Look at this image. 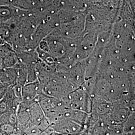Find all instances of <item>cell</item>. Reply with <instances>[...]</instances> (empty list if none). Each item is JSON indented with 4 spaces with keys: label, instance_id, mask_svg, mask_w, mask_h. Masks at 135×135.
<instances>
[{
    "label": "cell",
    "instance_id": "1",
    "mask_svg": "<svg viewBox=\"0 0 135 135\" xmlns=\"http://www.w3.org/2000/svg\"><path fill=\"white\" fill-rule=\"evenodd\" d=\"M85 28L86 15L79 13L69 22L60 24L54 31L65 39L76 40L84 34Z\"/></svg>",
    "mask_w": 135,
    "mask_h": 135
},
{
    "label": "cell",
    "instance_id": "2",
    "mask_svg": "<svg viewBox=\"0 0 135 135\" xmlns=\"http://www.w3.org/2000/svg\"><path fill=\"white\" fill-rule=\"evenodd\" d=\"M64 100L70 108L91 114L93 110L92 98L87 91L81 86L70 93Z\"/></svg>",
    "mask_w": 135,
    "mask_h": 135
},
{
    "label": "cell",
    "instance_id": "3",
    "mask_svg": "<svg viewBox=\"0 0 135 135\" xmlns=\"http://www.w3.org/2000/svg\"><path fill=\"white\" fill-rule=\"evenodd\" d=\"M54 132L64 135H81L85 127L77 123L66 118H61L50 125Z\"/></svg>",
    "mask_w": 135,
    "mask_h": 135
},
{
    "label": "cell",
    "instance_id": "4",
    "mask_svg": "<svg viewBox=\"0 0 135 135\" xmlns=\"http://www.w3.org/2000/svg\"><path fill=\"white\" fill-rule=\"evenodd\" d=\"M41 88L38 81L32 83H28L22 87V102L32 105L36 102L37 97L42 93Z\"/></svg>",
    "mask_w": 135,
    "mask_h": 135
},
{
    "label": "cell",
    "instance_id": "5",
    "mask_svg": "<svg viewBox=\"0 0 135 135\" xmlns=\"http://www.w3.org/2000/svg\"><path fill=\"white\" fill-rule=\"evenodd\" d=\"M10 5L20 10L31 11L37 8L38 0H10Z\"/></svg>",
    "mask_w": 135,
    "mask_h": 135
},
{
    "label": "cell",
    "instance_id": "6",
    "mask_svg": "<svg viewBox=\"0 0 135 135\" xmlns=\"http://www.w3.org/2000/svg\"><path fill=\"white\" fill-rule=\"evenodd\" d=\"M133 30H134V32L135 35V23H134V25H133Z\"/></svg>",
    "mask_w": 135,
    "mask_h": 135
},
{
    "label": "cell",
    "instance_id": "7",
    "mask_svg": "<svg viewBox=\"0 0 135 135\" xmlns=\"http://www.w3.org/2000/svg\"><path fill=\"white\" fill-rule=\"evenodd\" d=\"M54 1H55V2L58 4V1H59V0H54Z\"/></svg>",
    "mask_w": 135,
    "mask_h": 135
},
{
    "label": "cell",
    "instance_id": "8",
    "mask_svg": "<svg viewBox=\"0 0 135 135\" xmlns=\"http://www.w3.org/2000/svg\"></svg>",
    "mask_w": 135,
    "mask_h": 135
}]
</instances>
